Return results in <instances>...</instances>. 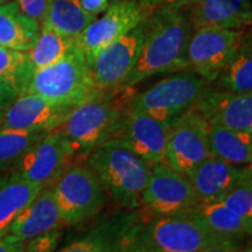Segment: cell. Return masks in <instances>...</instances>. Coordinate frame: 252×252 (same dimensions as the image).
<instances>
[{
  "label": "cell",
  "instance_id": "6da1fadb",
  "mask_svg": "<svg viewBox=\"0 0 252 252\" xmlns=\"http://www.w3.org/2000/svg\"><path fill=\"white\" fill-rule=\"evenodd\" d=\"M194 27L185 8H157L146 19L140 55L125 81L132 88L151 76L187 68V48Z\"/></svg>",
  "mask_w": 252,
  "mask_h": 252
},
{
  "label": "cell",
  "instance_id": "7a4b0ae2",
  "mask_svg": "<svg viewBox=\"0 0 252 252\" xmlns=\"http://www.w3.org/2000/svg\"><path fill=\"white\" fill-rule=\"evenodd\" d=\"M241 248L219 237L193 214L157 216L138 223L123 236L119 251L214 252Z\"/></svg>",
  "mask_w": 252,
  "mask_h": 252
},
{
  "label": "cell",
  "instance_id": "3957f363",
  "mask_svg": "<svg viewBox=\"0 0 252 252\" xmlns=\"http://www.w3.org/2000/svg\"><path fill=\"white\" fill-rule=\"evenodd\" d=\"M133 96L131 88L100 90L71 109L54 131L70 144L76 158H86L110 139Z\"/></svg>",
  "mask_w": 252,
  "mask_h": 252
},
{
  "label": "cell",
  "instance_id": "277c9868",
  "mask_svg": "<svg viewBox=\"0 0 252 252\" xmlns=\"http://www.w3.org/2000/svg\"><path fill=\"white\" fill-rule=\"evenodd\" d=\"M87 165L97 175L104 190L119 206L131 209L139 206L152 172V163L132 152L118 139H108L91 151Z\"/></svg>",
  "mask_w": 252,
  "mask_h": 252
},
{
  "label": "cell",
  "instance_id": "5b68a950",
  "mask_svg": "<svg viewBox=\"0 0 252 252\" xmlns=\"http://www.w3.org/2000/svg\"><path fill=\"white\" fill-rule=\"evenodd\" d=\"M98 91L89 62L76 45L54 64L35 69L27 89V93L69 106L78 105Z\"/></svg>",
  "mask_w": 252,
  "mask_h": 252
},
{
  "label": "cell",
  "instance_id": "8992f818",
  "mask_svg": "<svg viewBox=\"0 0 252 252\" xmlns=\"http://www.w3.org/2000/svg\"><path fill=\"white\" fill-rule=\"evenodd\" d=\"M209 89V82L194 71H181L157 82L143 93L133 94L128 106L159 121L175 122L193 108Z\"/></svg>",
  "mask_w": 252,
  "mask_h": 252
},
{
  "label": "cell",
  "instance_id": "52a82bcc",
  "mask_svg": "<svg viewBox=\"0 0 252 252\" xmlns=\"http://www.w3.org/2000/svg\"><path fill=\"white\" fill-rule=\"evenodd\" d=\"M52 188L64 224L91 219L105 203V190L88 165L70 166Z\"/></svg>",
  "mask_w": 252,
  "mask_h": 252
},
{
  "label": "cell",
  "instance_id": "ba28073f",
  "mask_svg": "<svg viewBox=\"0 0 252 252\" xmlns=\"http://www.w3.org/2000/svg\"><path fill=\"white\" fill-rule=\"evenodd\" d=\"M243 42L242 30L220 26L196 28L189 39L187 68L209 83L215 82Z\"/></svg>",
  "mask_w": 252,
  "mask_h": 252
},
{
  "label": "cell",
  "instance_id": "9c48e42d",
  "mask_svg": "<svg viewBox=\"0 0 252 252\" xmlns=\"http://www.w3.org/2000/svg\"><path fill=\"white\" fill-rule=\"evenodd\" d=\"M141 202L156 216L190 214L200 202L187 175L166 162L152 166Z\"/></svg>",
  "mask_w": 252,
  "mask_h": 252
},
{
  "label": "cell",
  "instance_id": "30bf717a",
  "mask_svg": "<svg viewBox=\"0 0 252 252\" xmlns=\"http://www.w3.org/2000/svg\"><path fill=\"white\" fill-rule=\"evenodd\" d=\"M209 123L193 106L172 123L165 150V162L187 174L210 157Z\"/></svg>",
  "mask_w": 252,
  "mask_h": 252
},
{
  "label": "cell",
  "instance_id": "8fae6325",
  "mask_svg": "<svg viewBox=\"0 0 252 252\" xmlns=\"http://www.w3.org/2000/svg\"><path fill=\"white\" fill-rule=\"evenodd\" d=\"M145 34L146 18L96 55L90 69L97 89L112 90L124 86L140 55Z\"/></svg>",
  "mask_w": 252,
  "mask_h": 252
},
{
  "label": "cell",
  "instance_id": "7c38bea8",
  "mask_svg": "<svg viewBox=\"0 0 252 252\" xmlns=\"http://www.w3.org/2000/svg\"><path fill=\"white\" fill-rule=\"evenodd\" d=\"M145 8L144 5L132 0H123L106 8L103 17H96L82 31L74 41L89 64L100 50L133 30L147 17Z\"/></svg>",
  "mask_w": 252,
  "mask_h": 252
},
{
  "label": "cell",
  "instance_id": "4fadbf2b",
  "mask_svg": "<svg viewBox=\"0 0 252 252\" xmlns=\"http://www.w3.org/2000/svg\"><path fill=\"white\" fill-rule=\"evenodd\" d=\"M76 159L70 144L49 131L19 160L17 172L41 187H52Z\"/></svg>",
  "mask_w": 252,
  "mask_h": 252
},
{
  "label": "cell",
  "instance_id": "5bb4252c",
  "mask_svg": "<svg viewBox=\"0 0 252 252\" xmlns=\"http://www.w3.org/2000/svg\"><path fill=\"white\" fill-rule=\"evenodd\" d=\"M172 123L127 106L110 139H118L152 165L165 162V150Z\"/></svg>",
  "mask_w": 252,
  "mask_h": 252
},
{
  "label": "cell",
  "instance_id": "9a60e30c",
  "mask_svg": "<svg viewBox=\"0 0 252 252\" xmlns=\"http://www.w3.org/2000/svg\"><path fill=\"white\" fill-rule=\"evenodd\" d=\"M72 108L36 94H19L4 111L0 127L49 132L64 121Z\"/></svg>",
  "mask_w": 252,
  "mask_h": 252
},
{
  "label": "cell",
  "instance_id": "2e32d148",
  "mask_svg": "<svg viewBox=\"0 0 252 252\" xmlns=\"http://www.w3.org/2000/svg\"><path fill=\"white\" fill-rule=\"evenodd\" d=\"M195 106L209 124L252 130V91L232 93L208 89Z\"/></svg>",
  "mask_w": 252,
  "mask_h": 252
},
{
  "label": "cell",
  "instance_id": "e0dca14e",
  "mask_svg": "<svg viewBox=\"0 0 252 252\" xmlns=\"http://www.w3.org/2000/svg\"><path fill=\"white\" fill-rule=\"evenodd\" d=\"M63 223L52 187H45L12 223L8 234L26 243L45 232L59 229Z\"/></svg>",
  "mask_w": 252,
  "mask_h": 252
},
{
  "label": "cell",
  "instance_id": "ac0fdd59",
  "mask_svg": "<svg viewBox=\"0 0 252 252\" xmlns=\"http://www.w3.org/2000/svg\"><path fill=\"white\" fill-rule=\"evenodd\" d=\"M186 175L200 201L220 200L241 182L242 168L210 156Z\"/></svg>",
  "mask_w": 252,
  "mask_h": 252
},
{
  "label": "cell",
  "instance_id": "d6986e66",
  "mask_svg": "<svg viewBox=\"0 0 252 252\" xmlns=\"http://www.w3.org/2000/svg\"><path fill=\"white\" fill-rule=\"evenodd\" d=\"M194 30L220 26L243 30L252 24L251 0H200L189 11Z\"/></svg>",
  "mask_w": 252,
  "mask_h": 252
},
{
  "label": "cell",
  "instance_id": "ffe728a7",
  "mask_svg": "<svg viewBox=\"0 0 252 252\" xmlns=\"http://www.w3.org/2000/svg\"><path fill=\"white\" fill-rule=\"evenodd\" d=\"M42 188L18 172L0 179V236L8 234L14 220L39 195Z\"/></svg>",
  "mask_w": 252,
  "mask_h": 252
},
{
  "label": "cell",
  "instance_id": "44dd1931",
  "mask_svg": "<svg viewBox=\"0 0 252 252\" xmlns=\"http://www.w3.org/2000/svg\"><path fill=\"white\" fill-rule=\"evenodd\" d=\"M208 138L212 157L235 166L252 162V130L209 124Z\"/></svg>",
  "mask_w": 252,
  "mask_h": 252
},
{
  "label": "cell",
  "instance_id": "7402d4cb",
  "mask_svg": "<svg viewBox=\"0 0 252 252\" xmlns=\"http://www.w3.org/2000/svg\"><path fill=\"white\" fill-rule=\"evenodd\" d=\"M190 214L202 220L207 228L219 237L239 248H242V241L245 236H249L245 220L220 200L200 201Z\"/></svg>",
  "mask_w": 252,
  "mask_h": 252
},
{
  "label": "cell",
  "instance_id": "603a6c76",
  "mask_svg": "<svg viewBox=\"0 0 252 252\" xmlns=\"http://www.w3.org/2000/svg\"><path fill=\"white\" fill-rule=\"evenodd\" d=\"M41 25L20 11L17 2L0 4V46L27 52L39 35Z\"/></svg>",
  "mask_w": 252,
  "mask_h": 252
},
{
  "label": "cell",
  "instance_id": "cb8c5ba5",
  "mask_svg": "<svg viewBox=\"0 0 252 252\" xmlns=\"http://www.w3.org/2000/svg\"><path fill=\"white\" fill-rule=\"evenodd\" d=\"M94 18L86 12L81 0H50L48 13L42 24H48L75 40Z\"/></svg>",
  "mask_w": 252,
  "mask_h": 252
},
{
  "label": "cell",
  "instance_id": "d4e9b609",
  "mask_svg": "<svg viewBox=\"0 0 252 252\" xmlns=\"http://www.w3.org/2000/svg\"><path fill=\"white\" fill-rule=\"evenodd\" d=\"M75 41L48 24H41L39 35L27 54L35 69L48 67L68 54Z\"/></svg>",
  "mask_w": 252,
  "mask_h": 252
},
{
  "label": "cell",
  "instance_id": "484cf974",
  "mask_svg": "<svg viewBox=\"0 0 252 252\" xmlns=\"http://www.w3.org/2000/svg\"><path fill=\"white\" fill-rule=\"evenodd\" d=\"M34 70L27 52L0 46V80L13 88L18 94L27 93Z\"/></svg>",
  "mask_w": 252,
  "mask_h": 252
},
{
  "label": "cell",
  "instance_id": "4316f807",
  "mask_svg": "<svg viewBox=\"0 0 252 252\" xmlns=\"http://www.w3.org/2000/svg\"><path fill=\"white\" fill-rule=\"evenodd\" d=\"M47 133V131L0 127V172L17 166L24 154Z\"/></svg>",
  "mask_w": 252,
  "mask_h": 252
},
{
  "label": "cell",
  "instance_id": "83f0119b",
  "mask_svg": "<svg viewBox=\"0 0 252 252\" xmlns=\"http://www.w3.org/2000/svg\"><path fill=\"white\" fill-rule=\"evenodd\" d=\"M222 90L232 93L252 91V40L242 43L234 59L217 77Z\"/></svg>",
  "mask_w": 252,
  "mask_h": 252
},
{
  "label": "cell",
  "instance_id": "f1b7e54d",
  "mask_svg": "<svg viewBox=\"0 0 252 252\" xmlns=\"http://www.w3.org/2000/svg\"><path fill=\"white\" fill-rule=\"evenodd\" d=\"M226 207L245 220L249 236L252 235V187L241 181L220 198Z\"/></svg>",
  "mask_w": 252,
  "mask_h": 252
},
{
  "label": "cell",
  "instance_id": "f546056e",
  "mask_svg": "<svg viewBox=\"0 0 252 252\" xmlns=\"http://www.w3.org/2000/svg\"><path fill=\"white\" fill-rule=\"evenodd\" d=\"M112 250L111 244L103 236H90L78 239L61 249L63 252H100Z\"/></svg>",
  "mask_w": 252,
  "mask_h": 252
},
{
  "label": "cell",
  "instance_id": "4dcf8cb0",
  "mask_svg": "<svg viewBox=\"0 0 252 252\" xmlns=\"http://www.w3.org/2000/svg\"><path fill=\"white\" fill-rule=\"evenodd\" d=\"M60 239V232L56 230L45 232V234L36 236L25 243V251L30 252H48L54 251L58 247Z\"/></svg>",
  "mask_w": 252,
  "mask_h": 252
},
{
  "label": "cell",
  "instance_id": "1f68e13d",
  "mask_svg": "<svg viewBox=\"0 0 252 252\" xmlns=\"http://www.w3.org/2000/svg\"><path fill=\"white\" fill-rule=\"evenodd\" d=\"M20 11L40 25L46 20L50 0H15Z\"/></svg>",
  "mask_w": 252,
  "mask_h": 252
},
{
  "label": "cell",
  "instance_id": "d6a6232c",
  "mask_svg": "<svg viewBox=\"0 0 252 252\" xmlns=\"http://www.w3.org/2000/svg\"><path fill=\"white\" fill-rule=\"evenodd\" d=\"M147 8H186L193 6L200 0H144Z\"/></svg>",
  "mask_w": 252,
  "mask_h": 252
},
{
  "label": "cell",
  "instance_id": "836d02e7",
  "mask_svg": "<svg viewBox=\"0 0 252 252\" xmlns=\"http://www.w3.org/2000/svg\"><path fill=\"white\" fill-rule=\"evenodd\" d=\"M18 96L19 94L15 93L13 88L9 87L6 82L0 80V111L4 112Z\"/></svg>",
  "mask_w": 252,
  "mask_h": 252
},
{
  "label": "cell",
  "instance_id": "e575fe53",
  "mask_svg": "<svg viewBox=\"0 0 252 252\" xmlns=\"http://www.w3.org/2000/svg\"><path fill=\"white\" fill-rule=\"evenodd\" d=\"M25 251V243L15 239L13 236L6 234L0 236V252H21Z\"/></svg>",
  "mask_w": 252,
  "mask_h": 252
},
{
  "label": "cell",
  "instance_id": "d590c367",
  "mask_svg": "<svg viewBox=\"0 0 252 252\" xmlns=\"http://www.w3.org/2000/svg\"><path fill=\"white\" fill-rule=\"evenodd\" d=\"M81 4L86 12L97 17L109 7V0H81Z\"/></svg>",
  "mask_w": 252,
  "mask_h": 252
},
{
  "label": "cell",
  "instance_id": "8d00e7d4",
  "mask_svg": "<svg viewBox=\"0 0 252 252\" xmlns=\"http://www.w3.org/2000/svg\"><path fill=\"white\" fill-rule=\"evenodd\" d=\"M241 181L245 182V184L252 187V162H249L245 167H242Z\"/></svg>",
  "mask_w": 252,
  "mask_h": 252
},
{
  "label": "cell",
  "instance_id": "74e56055",
  "mask_svg": "<svg viewBox=\"0 0 252 252\" xmlns=\"http://www.w3.org/2000/svg\"><path fill=\"white\" fill-rule=\"evenodd\" d=\"M250 244H249L248 245V248L247 249H245V250H248V251H252V235L250 236Z\"/></svg>",
  "mask_w": 252,
  "mask_h": 252
},
{
  "label": "cell",
  "instance_id": "f35d334b",
  "mask_svg": "<svg viewBox=\"0 0 252 252\" xmlns=\"http://www.w3.org/2000/svg\"><path fill=\"white\" fill-rule=\"evenodd\" d=\"M2 116H4V112L0 111V125H1V122H2Z\"/></svg>",
  "mask_w": 252,
  "mask_h": 252
},
{
  "label": "cell",
  "instance_id": "ab89813d",
  "mask_svg": "<svg viewBox=\"0 0 252 252\" xmlns=\"http://www.w3.org/2000/svg\"><path fill=\"white\" fill-rule=\"evenodd\" d=\"M6 1H8V0H0V4H2V2H6Z\"/></svg>",
  "mask_w": 252,
  "mask_h": 252
},
{
  "label": "cell",
  "instance_id": "60d3db41",
  "mask_svg": "<svg viewBox=\"0 0 252 252\" xmlns=\"http://www.w3.org/2000/svg\"><path fill=\"white\" fill-rule=\"evenodd\" d=\"M251 40H252V33H251Z\"/></svg>",
  "mask_w": 252,
  "mask_h": 252
}]
</instances>
